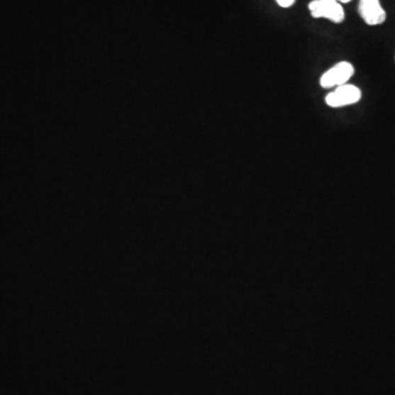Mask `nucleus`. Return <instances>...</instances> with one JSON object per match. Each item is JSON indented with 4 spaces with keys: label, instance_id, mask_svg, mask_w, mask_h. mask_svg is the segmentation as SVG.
Wrapping results in <instances>:
<instances>
[{
    "label": "nucleus",
    "instance_id": "1",
    "mask_svg": "<svg viewBox=\"0 0 395 395\" xmlns=\"http://www.w3.org/2000/svg\"><path fill=\"white\" fill-rule=\"evenodd\" d=\"M308 10L316 19H328L334 23H342L345 20L344 8L335 0H312Z\"/></svg>",
    "mask_w": 395,
    "mask_h": 395
},
{
    "label": "nucleus",
    "instance_id": "2",
    "mask_svg": "<svg viewBox=\"0 0 395 395\" xmlns=\"http://www.w3.org/2000/svg\"><path fill=\"white\" fill-rule=\"evenodd\" d=\"M362 90L354 85L345 84V85L338 86L334 91L330 92L325 101L330 108H342L350 104H357L362 99Z\"/></svg>",
    "mask_w": 395,
    "mask_h": 395
},
{
    "label": "nucleus",
    "instance_id": "6",
    "mask_svg": "<svg viewBox=\"0 0 395 395\" xmlns=\"http://www.w3.org/2000/svg\"><path fill=\"white\" fill-rule=\"evenodd\" d=\"M335 1H337V3L340 4H347L350 3V1H352V0H335Z\"/></svg>",
    "mask_w": 395,
    "mask_h": 395
},
{
    "label": "nucleus",
    "instance_id": "4",
    "mask_svg": "<svg viewBox=\"0 0 395 395\" xmlns=\"http://www.w3.org/2000/svg\"><path fill=\"white\" fill-rule=\"evenodd\" d=\"M359 15L368 26H380L386 20V10L380 0H360Z\"/></svg>",
    "mask_w": 395,
    "mask_h": 395
},
{
    "label": "nucleus",
    "instance_id": "3",
    "mask_svg": "<svg viewBox=\"0 0 395 395\" xmlns=\"http://www.w3.org/2000/svg\"><path fill=\"white\" fill-rule=\"evenodd\" d=\"M355 67L350 62H340L323 74L320 79L323 88L338 87L348 83L354 76Z\"/></svg>",
    "mask_w": 395,
    "mask_h": 395
},
{
    "label": "nucleus",
    "instance_id": "5",
    "mask_svg": "<svg viewBox=\"0 0 395 395\" xmlns=\"http://www.w3.org/2000/svg\"><path fill=\"white\" fill-rule=\"evenodd\" d=\"M277 4L282 8H290L294 5L296 0H276Z\"/></svg>",
    "mask_w": 395,
    "mask_h": 395
}]
</instances>
